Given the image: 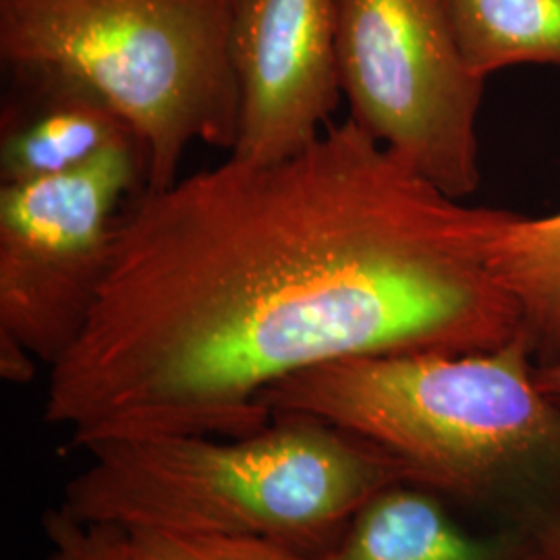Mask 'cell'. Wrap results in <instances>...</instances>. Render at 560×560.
<instances>
[{"label":"cell","instance_id":"cell-14","mask_svg":"<svg viewBox=\"0 0 560 560\" xmlns=\"http://www.w3.org/2000/svg\"><path fill=\"white\" fill-rule=\"evenodd\" d=\"M36 361L18 340L0 335V374L4 381L13 384L32 381L36 374Z\"/></svg>","mask_w":560,"mask_h":560},{"label":"cell","instance_id":"cell-8","mask_svg":"<svg viewBox=\"0 0 560 560\" xmlns=\"http://www.w3.org/2000/svg\"><path fill=\"white\" fill-rule=\"evenodd\" d=\"M322 560H550L532 534L469 527L439 497L409 483L386 488Z\"/></svg>","mask_w":560,"mask_h":560},{"label":"cell","instance_id":"cell-10","mask_svg":"<svg viewBox=\"0 0 560 560\" xmlns=\"http://www.w3.org/2000/svg\"><path fill=\"white\" fill-rule=\"evenodd\" d=\"M494 272L520 307L536 361H560V212L515 214L497 241Z\"/></svg>","mask_w":560,"mask_h":560},{"label":"cell","instance_id":"cell-6","mask_svg":"<svg viewBox=\"0 0 560 560\" xmlns=\"http://www.w3.org/2000/svg\"><path fill=\"white\" fill-rule=\"evenodd\" d=\"M138 141L75 171L0 189V335L52 368L90 318L127 198L143 191Z\"/></svg>","mask_w":560,"mask_h":560},{"label":"cell","instance_id":"cell-13","mask_svg":"<svg viewBox=\"0 0 560 560\" xmlns=\"http://www.w3.org/2000/svg\"><path fill=\"white\" fill-rule=\"evenodd\" d=\"M50 541V560H119L120 536L117 527L85 525L52 509L42 520Z\"/></svg>","mask_w":560,"mask_h":560},{"label":"cell","instance_id":"cell-11","mask_svg":"<svg viewBox=\"0 0 560 560\" xmlns=\"http://www.w3.org/2000/svg\"><path fill=\"white\" fill-rule=\"evenodd\" d=\"M463 55L481 80L517 65H560V0H448Z\"/></svg>","mask_w":560,"mask_h":560},{"label":"cell","instance_id":"cell-16","mask_svg":"<svg viewBox=\"0 0 560 560\" xmlns=\"http://www.w3.org/2000/svg\"><path fill=\"white\" fill-rule=\"evenodd\" d=\"M548 548H550V560H560V532L548 541Z\"/></svg>","mask_w":560,"mask_h":560},{"label":"cell","instance_id":"cell-12","mask_svg":"<svg viewBox=\"0 0 560 560\" xmlns=\"http://www.w3.org/2000/svg\"><path fill=\"white\" fill-rule=\"evenodd\" d=\"M120 532L119 560H312L279 541L249 536L156 527Z\"/></svg>","mask_w":560,"mask_h":560},{"label":"cell","instance_id":"cell-9","mask_svg":"<svg viewBox=\"0 0 560 560\" xmlns=\"http://www.w3.org/2000/svg\"><path fill=\"white\" fill-rule=\"evenodd\" d=\"M30 101L4 108L0 143L2 185L75 171L122 141L129 125L94 94L62 83L20 80Z\"/></svg>","mask_w":560,"mask_h":560},{"label":"cell","instance_id":"cell-15","mask_svg":"<svg viewBox=\"0 0 560 560\" xmlns=\"http://www.w3.org/2000/svg\"><path fill=\"white\" fill-rule=\"evenodd\" d=\"M536 378L541 390L560 407V361L541 363V365L538 363Z\"/></svg>","mask_w":560,"mask_h":560},{"label":"cell","instance_id":"cell-2","mask_svg":"<svg viewBox=\"0 0 560 560\" xmlns=\"http://www.w3.org/2000/svg\"><path fill=\"white\" fill-rule=\"evenodd\" d=\"M525 339L471 353L332 361L277 382L268 416L328 421L381 448L402 483L486 527L550 541L560 532V407Z\"/></svg>","mask_w":560,"mask_h":560},{"label":"cell","instance_id":"cell-5","mask_svg":"<svg viewBox=\"0 0 560 560\" xmlns=\"http://www.w3.org/2000/svg\"><path fill=\"white\" fill-rule=\"evenodd\" d=\"M337 60L349 119L448 196L480 187L486 80L448 0H339Z\"/></svg>","mask_w":560,"mask_h":560},{"label":"cell","instance_id":"cell-3","mask_svg":"<svg viewBox=\"0 0 560 560\" xmlns=\"http://www.w3.org/2000/svg\"><path fill=\"white\" fill-rule=\"evenodd\" d=\"M60 509L85 525L156 527L279 541L322 560L386 488L381 448L328 421L280 413L226 439L161 434L88 446Z\"/></svg>","mask_w":560,"mask_h":560},{"label":"cell","instance_id":"cell-7","mask_svg":"<svg viewBox=\"0 0 560 560\" xmlns=\"http://www.w3.org/2000/svg\"><path fill=\"white\" fill-rule=\"evenodd\" d=\"M337 13L339 0H233L240 127L229 156L280 161L330 125L342 96Z\"/></svg>","mask_w":560,"mask_h":560},{"label":"cell","instance_id":"cell-4","mask_svg":"<svg viewBox=\"0 0 560 560\" xmlns=\"http://www.w3.org/2000/svg\"><path fill=\"white\" fill-rule=\"evenodd\" d=\"M231 13L233 0H0V59L106 102L138 140L143 191H161L191 143L237 140Z\"/></svg>","mask_w":560,"mask_h":560},{"label":"cell","instance_id":"cell-1","mask_svg":"<svg viewBox=\"0 0 560 560\" xmlns=\"http://www.w3.org/2000/svg\"><path fill=\"white\" fill-rule=\"evenodd\" d=\"M515 212L469 206L353 119L280 161H226L127 201L44 421L113 439H240L277 382L332 361L517 339L494 272Z\"/></svg>","mask_w":560,"mask_h":560}]
</instances>
